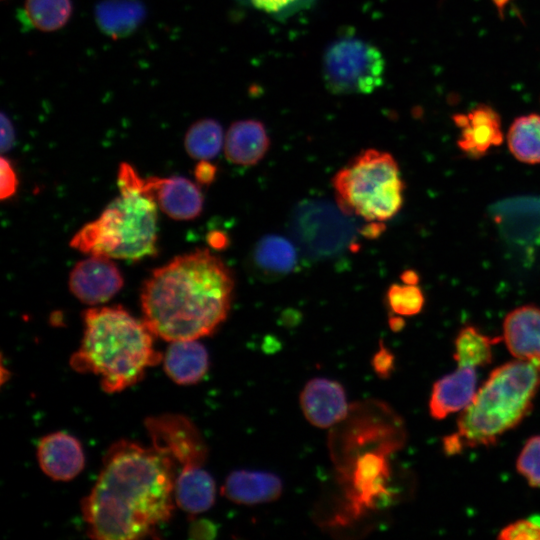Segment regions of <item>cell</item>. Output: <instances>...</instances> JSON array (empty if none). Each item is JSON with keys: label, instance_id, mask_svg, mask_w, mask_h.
Masks as SVG:
<instances>
[{"label": "cell", "instance_id": "cell-31", "mask_svg": "<svg viewBox=\"0 0 540 540\" xmlns=\"http://www.w3.org/2000/svg\"><path fill=\"white\" fill-rule=\"evenodd\" d=\"M505 540H540V516L518 520L505 527L500 535Z\"/></svg>", "mask_w": 540, "mask_h": 540}, {"label": "cell", "instance_id": "cell-36", "mask_svg": "<svg viewBox=\"0 0 540 540\" xmlns=\"http://www.w3.org/2000/svg\"><path fill=\"white\" fill-rule=\"evenodd\" d=\"M207 239L210 246L217 250L225 249L229 245V238L222 231L215 230L210 232Z\"/></svg>", "mask_w": 540, "mask_h": 540}, {"label": "cell", "instance_id": "cell-16", "mask_svg": "<svg viewBox=\"0 0 540 540\" xmlns=\"http://www.w3.org/2000/svg\"><path fill=\"white\" fill-rule=\"evenodd\" d=\"M454 121L461 129L458 146L470 156L480 157L503 141L500 117L491 107L478 106L468 114L455 115Z\"/></svg>", "mask_w": 540, "mask_h": 540}, {"label": "cell", "instance_id": "cell-19", "mask_svg": "<svg viewBox=\"0 0 540 540\" xmlns=\"http://www.w3.org/2000/svg\"><path fill=\"white\" fill-rule=\"evenodd\" d=\"M503 336L517 359H540V308L527 305L511 311L503 323Z\"/></svg>", "mask_w": 540, "mask_h": 540}, {"label": "cell", "instance_id": "cell-20", "mask_svg": "<svg viewBox=\"0 0 540 540\" xmlns=\"http://www.w3.org/2000/svg\"><path fill=\"white\" fill-rule=\"evenodd\" d=\"M269 145L267 131L260 121L239 120L231 124L226 132L224 152L231 163L251 166L264 157Z\"/></svg>", "mask_w": 540, "mask_h": 540}, {"label": "cell", "instance_id": "cell-26", "mask_svg": "<svg viewBox=\"0 0 540 540\" xmlns=\"http://www.w3.org/2000/svg\"><path fill=\"white\" fill-rule=\"evenodd\" d=\"M224 141L220 123L211 118L194 122L184 137V147L188 155L197 160H210L217 156Z\"/></svg>", "mask_w": 540, "mask_h": 540}, {"label": "cell", "instance_id": "cell-38", "mask_svg": "<svg viewBox=\"0 0 540 540\" xmlns=\"http://www.w3.org/2000/svg\"><path fill=\"white\" fill-rule=\"evenodd\" d=\"M401 278L406 284H416L418 277L414 271L407 270L402 275Z\"/></svg>", "mask_w": 540, "mask_h": 540}, {"label": "cell", "instance_id": "cell-22", "mask_svg": "<svg viewBox=\"0 0 540 540\" xmlns=\"http://www.w3.org/2000/svg\"><path fill=\"white\" fill-rule=\"evenodd\" d=\"M145 6L139 0H102L95 7L99 29L113 39L132 34L143 22Z\"/></svg>", "mask_w": 540, "mask_h": 540}, {"label": "cell", "instance_id": "cell-1", "mask_svg": "<svg viewBox=\"0 0 540 540\" xmlns=\"http://www.w3.org/2000/svg\"><path fill=\"white\" fill-rule=\"evenodd\" d=\"M176 470L155 447L122 440L113 444L81 510L88 536L132 540L153 536L176 505Z\"/></svg>", "mask_w": 540, "mask_h": 540}, {"label": "cell", "instance_id": "cell-24", "mask_svg": "<svg viewBox=\"0 0 540 540\" xmlns=\"http://www.w3.org/2000/svg\"><path fill=\"white\" fill-rule=\"evenodd\" d=\"M176 505L185 512L196 515L210 509L216 497L213 477L204 468L175 479Z\"/></svg>", "mask_w": 540, "mask_h": 540}, {"label": "cell", "instance_id": "cell-4", "mask_svg": "<svg viewBox=\"0 0 540 540\" xmlns=\"http://www.w3.org/2000/svg\"><path fill=\"white\" fill-rule=\"evenodd\" d=\"M539 387L540 359H517L493 370L463 409L457 432L444 441L445 450L456 453L494 443L524 418Z\"/></svg>", "mask_w": 540, "mask_h": 540}, {"label": "cell", "instance_id": "cell-39", "mask_svg": "<svg viewBox=\"0 0 540 540\" xmlns=\"http://www.w3.org/2000/svg\"><path fill=\"white\" fill-rule=\"evenodd\" d=\"M389 324L392 330L398 331L403 327L404 322L400 317H392L389 319Z\"/></svg>", "mask_w": 540, "mask_h": 540}, {"label": "cell", "instance_id": "cell-2", "mask_svg": "<svg viewBox=\"0 0 540 540\" xmlns=\"http://www.w3.org/2000/svg\"><path fill=\"white\" fill-rule=\"evenodd\" d=\"M233 288L230 269L209 250L177 256L145 281L143 321L170 342L208 336L228 316Z\"/></svg>", "mask_w": 540, "mask_h": 540}, {"label": "cell", "instance_id": "cell-9", "mask_svg": "<svg viewBox=\"0 0 540 540\" xmlns=\"http://www.w3.org/2000/svg\"><path fill=\"white\" fill-rule=\"evenodd\" d=\"M400 442L386 441L372 445L368 451L352 454V468L347 470L351 483L349 497L352 512L359 514L363 509L374 507L379 498L387 495L389 468L386 455L398 447Z\"/></svg>", "mask_w": 540, "mask_h": 540}, {"label": "cell", "instance_id": "cell-7", "mask_svg": "<svg viewBox=\"0 0 540 540\" xmlns=\"http://www.w3.org/2000/svg\"><path fill=\"white\" fill-rule=\"evenodd\" d=\"M384 73L380 50L356 37L335 40L323 55L324 83L336 95L370 94L383 84Z\"/></svg>", "mask_w": 540, "mask_h": 540}, {"label": "cell", "instance_id": "cell-15", "mask_svg": "<svg viewBox=\"0 0 540 540\" xmlns=\"http://www.w3.org/2000/svg\"><path fill=\"white\" fill-rule=\"evenodd\" d=\"M41 470L57 481H68L84 468V453L80 442L65 432L44 436L37 446Z\"/></svg>", "mask_w": 540, "mask_h": 540}, {"label": "cell", "instance_id": "cell-25", "mask_svg": "<svg viewBox=\"0 0 540 540\" xmlns=\"http://www.w3.org/2000/svg\"><path fill=\"white\" fill-rule=\"evenodd\" d=\"M512 155L527 164L540 163V115L528 114L516 118L507 133Z\"/></svg>", "mask_w": 540, "mask_h": 540}, {"label": "cell", "instance_id": "cell-14", "mask_svg": "<svg viewBox=\"0 0 540 540\" xmlns=\"http://www.w3.org/2000/svg\"><path fill=\"white\" fill-rule=\"evenodd\" d=\"M144 187L155 199L162 212L174 220H192L202 212V192L187 178L151 177L145 179Z\"/></svg>", "mask_w": 540, "mask_h": 540}, {"label": "cell", "instance_id": "cell-13", "mask_svg": "<svg viewBox=\"0 0 540 540\" xmlns=\"http://www.w3.org/2000/svg\"><path fill=\"white\" fill-rule=\"evenodd\" d=\"M300 405L305 418L318 428H329L349 414L344 388L326 378H314L306 383Z\"/></svg>", "mask_w": 540, "mask_h": 540}, {"label": "cell", "instance_id": "cell-10", "mask_svg": "<svg viewBox=\"0 0 540 540\" xmlns=\"http://www.w3.org/2000/svg\"><path fill=\"white\" fill-rule=\"evenodd\" d=\"M295 237L311 254L329 255L340 250L350 239L351 229L329 205H304L293 222Z\"/></svg>", "mask_w": 540, "mask_h": 540}, {"label": "cell", "instance_id": "cell-29", "mask_svg": "<svg viewBox=\"0 0 540 540\" xmlns=\"http://www.w3.org/2000/svg\"><path fill=\"white\" fill-rule=\"evenodd\" d=\"M387 302L395 314L412 316L421 311L424 296L415 284H392L387 291Z\"/></svg>", "mask_w": 540, "mask_h": 540}, {"label": "cell", "instance_id": "cell-30", "mask_svg": "<svg viewBox=\"0 0 540 540\" xmlns=\"http://www.w3.org/2000/svg\"><path fill=\"white\" fill-rule=\"evenodd\" d=\"M517 469L531 486L540 487V436L527 441L518 458Z\"/></svg>", "mask_w": 540, "mask_h": 540}, {"label": "cell", "instance_id": "cell-8", "mask_svg": "<svg viewBox=\"0 0 540 540\" xmlns=\"http://www.w3.org/2000/svg\"><path fill=\"white\" fill-rule=\"evenodd\" d=\"M152 446L173 462L176 477L203 469L208 449L197 427L180 414H162L145 420Z\"/></svg>", "mask_w": 540, "mask_h": 540}, {"label": "cell", "instance_id": "cell-40", "mask_svg": "<svg viewBox=\"0 0 540 540\" xmlns=\"http://www.w3.org/2000/svg\"><path fill=\"white\" fill-rule=\"evenodd\" d=\"M492 1L500 10L509 2V0H492Z\"/></svg>", "mask_w": 540, "mask_h": 540}, {"label": "cell", "instance_id": "cell-6", "mask_svg": "<svg viewBox=\"0 0 540 540\" xmlns=\"http://www.w3.org/2000/svg\"><path fill=\"white\" fill-rule=\"evenodd\" d=\"M338 207L367 221L392 218L403 203L404 185L394 157L367 149L340 169L333 178Z\"/></svg>", "mask_w": 540, "mask_h": 540}, {"label": "cell", "instance_id": "cell-35", "mask_svg": "<svg viewBox=\"0 0 540 540\" xmlns=\"http://www.w3.org/2000/svg\"><path fill=\"white\" fill-rule=\"evenodd\" d=\"M217 168L215 165L208 162V160H201L195 168L196 180L204 185L211 184L216 177Z\"/></svg>", "mask_w": 540, "mask_h": 540}, {"label": "cell", "instance_id": "cell-11", "mask_svg": "<svg viewBox=\"0 0 540 540\" xmlns=\"http://www.w3.org/2000/svg\"><path fill=\"white\" fill-rule=\"evenodd\" d=\"M489 214L510 245L526 251L540 245V197L503 199L490 206Z\"/></svg>", "mask_w": 540, "mask_h": 540}, {"label": "cell", "instance_id": "cell-28", "mask_svg": "<svg viewBox=\"0 0 540 540\" xmlns=\"http://www.w3.org/2000/svg\"><path fill=\"white\" fill-rule=\"evenodd\" d=\"M492 339L471 326L463 328L455 341L454 358L457 364L481 367L492 358Z\"/></svg>", "mask_w": 540, "mask_h": 540}, {"label": "cell", "instance_id": "cell-17", "mask_svg": "<svg viewBox=\"0 0 540 540\" xmlns=\"http://www.w3.org/2000/svg\"><path fill=\"white\" fill-rule=\"evenodd\" d=\"M476 368L458 364V368L438 380L432 389L429 408L436 419L463 410L476 394Z\"/></svg>", "mask_w": 540, "mask_h": 540}, {"label": "cell", "instance_id": "cell-3", "mask_svg": "<svg viewBox=\"0 0 540 540\" xmlns=\"http://www.w3.org/2000/svg\"><path fill=\"white\" fill-rule=\"evenodd\" d=\"M83 321L82 341L70 364L78 372L99 376L105 392L130 387L163 359L154 347L155 335L144 321L120 306L88 309Z\"/></svg>", "mask_w": 540, "mask_h": 540}, {"label": "cell", "instance_id": "cell-21", "mask_svg": "<svg viewBox=\"0 0 540 540\" xmlns=\"http://www.w3.org/2000/svg\"><path fill=\"white\" fill-rule=\"evenodd\" d=\"M162 361L169 378L181 385L200 381L209 366L206 348L193 339L172 341Z\"/></svg>", "mask_w": 540, "mask_h": 540}, {"label": "cell", "instance_id": "cell-32", "mask_svg": "<svg viewBox=\"0 0 540 540\" xmlns=\"http://www.w3.org/2000/svg\"><path fill=\"white\" fill-rule=\"evenodd\" d=\"M0 167H1L0 196H1V199L4 200V199H8L12 197L15 194L17 190L18 180H17L16 172L11 162L4 156L1 157Z\"/></svg>", "mask_w": 540, "mask_h": 540}, {"label": "cell", "instance_id": "cell-5", "mask_svg": "<svg viewBox=\"0 0 540 540\" xmlns=\"http://www.w3.org/2000/svg\"><path fill=\"white\" fill-rule=\"evenodd\" d=\"M127 163L118 173L120 194L73 237L71 246L90 255L140 260L156 253L157 203Z\"/></svg>", "mask_w": 540, "mask_h": 540}, {"label": "cell", "instance_id": "cell-18", "mask_svg": "<svg viewBox=\"0 0 540 540\" xmlns=\"http://www.w3.org/2000/svg\"><path fill=\"white\" fill-rule=\"evenodd\" d=\"M281 479L266 471L235 470L222 486V494L229 500L243 505L272 502L282 493Z\"/></svg>", "mask_w": 540, "mask_h": 540}, {"label": "cell", "instance_id": "cell-33", "mask_svg": "<svg viewBox=\"0 0 540 540\" xmlns=\"http://www.w3.org/2000/svg\"><path fill=\"white\" fill-rule=\"evenodd\" d=\"M371 363L377 375L381 378H387L393 370L394 357L387 348L381 345V348L374 354Z\"/></svg>", "mask_w": 540, "mask_h": 540}, {"label": "cell", "instance_id": "cell-27", "mask_svg": "<svg viewBox=\"0 0 540 540\" xmlns=\"http://www.w3.org/2000/svg\"><path fill=\"white\" fill-rule=\"evenodd\" d=\"M72 10L71 0H25L27 18L42 32H54L64 27Z\"/></svg>", "mask_w": 540, "mask_h": 540}, {"label": "cell", "instance_id": "cell-23", "mask_svg": "<svg viewBox=\"0 0 540 540\" xmlns=\"http://www.w3.org/2000/svg\"><path fill=\"white\" fill-rule=\"evenodd\" d=\"M297 263L294 245L285 237L267 235L262 237L252 252V264L265 277L275 278L289 274Z\"/></svg>", "mask_w": 540, "mask_h": 540}, {"label": "cell", "instance_id": "cell-12", "mask_svg": "<svg viewBox=\"0 0 540 540\" xmlns=\"http://www.w3.org/2000/svg\"><path fill=\"white\" fill-rule=\"evenodd\" d=\"M111 258L90 255L78 262L69 276V288L81 302L96 305L114 297L123 286V277Z\"/></svg>", "mask_w": 540, "mask_h": 540}, {"label": "cell", "instance_id": "cell-37", "mask_svg": "<svg viewBox=\"0 0 540 540\" xmlns=\"http://www.w3.org/2000/svg\"><path fill=\"white\" fill-rule=\"evenodd\" d=\"M384 230L382 223L372 222L361 230V234L368 238L378 237Z\"/></svg>", "mask_w": 540, "mask_h": 540}, {"label": "cell", "instance_id": "cell-34", "mask_svg": "<svg viewBox=\"0 0 540 540\" xmlns=\"http://www.w3.org/2000/svg\"><path fill=\"white\" fill-rule=\"evenodd\" d=\"M15 142V130L9 117L1 113V151L10 150Z\"/></svg>", "mask_w": 540, "mask_h": 540}]
</instances>
